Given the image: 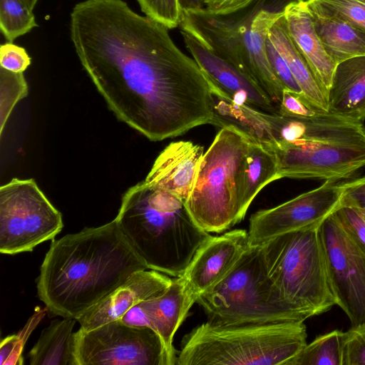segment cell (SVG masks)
<instances>
[{
    "label": "cell",
    "mask_w": 365,
    "mask_h": 365,
    "mask_svg": "<svg viewBox=\"0 0 365 365\" xmlns=\"http://www.w3.org/2000/svg\"><path fill=\"white\" fill-rule=\"evenodd\" d=\"M168 29L124 0H84L70 14L71 40L98 91L152 141L211 124L214 115L213 84Z\"/></svg>",
    "instance_id": "obj_1"
},
{
    "label": "cell",
    "mask_w": 365,
    "mask_h": 365,
    "mask_svg": "<svg viewBox=\"0 0 365 365\" xmlns=\"http://www.w3.org/2000/svg\"><path fill=\"white\" fill-rule=\"evenodd\" d=\"M147 269L115 218L53 240L37 279L38 296L53 315L77 319Z\"/></svg>",
    "instance_id": "obj_2"
},
{
    "label": "cell",
    "mask_w": 365,
    "mask_h": 365,
    "mask_svg": "<svg viewBox=\"0 0 365 365\" xmlns=\"http://www.w3.org/2000/svg\"><path fill=\"white\" fill-rule=\"evenodd\" d=\"M115 220L147 268L173 277L183 275L210 236L195 223L184 202L145 180L124 193Z\"/></svg>",
    "instance_id": "obj_3"
},
{
    "label": "cell",
    "mask_w": 365,
    "mask_h": 365,
    "mask_svg": "<svg viewBox=\"0 0 365 365\" xmlns=\"http://www.w3.org/2000/svg\"><path fill=\"white\" fill-rule=\"evenodd\" d=\"M307 338L304 322L208 320L184 336L176 365H285L307 345Z\"/></svg>",
    "instance_id": "obj_4"
},
{
    "label": "cell",
    "mask_w": 365,
    "mask_h": 365,
    "mask_svg": "<svg viewBox=\"0 0 365 365\" xmlns=\"http://www.w3.org/2000/svg\"><path fill=\"white\" fill-rule=\"evenodd\" d=\"M299 118L301 125L297 141L274 150L278 180L337 182L365 167V126L361 121L324 110Z\"/></svg>",
    "instance_id": "obj_5"
},
{
    "label": "cell",
    "mask_w": 365,
    "mask_h": 365,
    "mask_svg": "<svg viewBox=\"0 0 365 365\" xmlns=\"http://www.w3.org/2000/svg\"><path fill=\"white\" fill-rule=\"evenodd\" d=\"M320 227L282 234L261 245L269 277L302 322L337 305Z\"/></svg>",
    "instance_id": "obj_6"
},
{
    "label": "cell",
    "mask_w": 365,
    "mask_h": 365,
    "mask_svg": "<svg viewBox=\"0 0 365 365\" xmlns=\"http://www.w3.org/2000/svg\"><path fill=\"white\" fill-rule=\"evenodd\" d=\"M250 142L242 131L227 125L204 153L185 206L207 232H222L245 217L244 176Z\"/></svg>",
    "instance_id": "obj_7"
},
{
    "label": "cell",
    "mask_w": 365,
    "mask_h": 365,
    "mask_svg": "<svg viewBox=\"0 0 365 365\" xmlns=\"http://www.w3.org/2000/svg\"><path fill=\"white\" fill-rule=\"evenodd\" d=\"M208 320L223 324L302 322L269 277L262 247L249 246L232 269L196 300Z\"/></svg>",
    "instance_id": "obj_8"
},
{
    "label": "cell",
    "mask_w": 365,
    "mask_h": 365,
    "mask_svg": "<svg viewBox=\"0 0 365 365\" xmlns=\"http://www.w3.org/2000/svg\"><path fill=\"white\" fill-rule=\"evenodd\" d=\"M63 227L61 213L33 179L13 178L0 187V252H31Z\"/></svg>",
    "instance_id": "obj_9"
},
{
    "label": "cell",
    "mask_w": 365,
    "mask_h": 365,
    "mask_svg": "<svg viewBox=\"0 0 365 365\" xmlns=\"http://www.w3.org/2000/svg\"><path fill=\"white\" fill-rule=\"evenodd\" d=\"M76 365H169L159 335L148 327H133L120 319L91 330L74 332Z\"/></svg>",
    "instance_id": "obj_10"
},
{
    "label": "cell",
    "mask_w": 365,
    "mask_h": 365,
    "mask_svg": "<svg viewBox=\"0 0 365 365\" xmlns=\"http://www.w3.org/2000/svg\"><path fill=\"white\" fill-rule=\"evenodd\" d=\"M344 191V183L325 181L274 207L257 211L250 219V245H262L282 234L321 226L341 206Z\"/></svg>",
    "instance_id": "obj_11"
},
{
    "label": "cell",
    "mask_w": 365,
    "mask_h": 365,
    "mask_svg": "<svg viewBox=\"0 0 365 365\" xmlns=\"http://www.w3.org/2000/svg\"><path fill=\"white\" fill-rule=\"evenodd\" d=\"M320 229L337 305L351 326L365 322V254L346 232L336 212Z\"/></svg>",
    "instance_id": "obj_12"
},
{
    "label": "cell",
    "mask_w": 365,
    "mask_h": 365,
    "mask_svg": "<svg viewBox=\"0 0 365 365\" xmlns=\"http://www.w3.org/2000/svg\"><path fill=\"white\" fill-rule=\"evenodd\" d=\"M197 298L182 277H175L164 293L138 303L120 320L130 327L154 330L162 340L169 365H176L178 351L173 344L174 335Z\"/></svg>",
    "instance_id": "obj_13"
},
{
    "label": "cell",
    "mask_w": 365,
    "mask_h": 365,
    "mask_svg": "<svg viewBox=\"0 0 365 365\" xmlns=\"http://www.w3.org/2000/svg\"><path fill=\"white\" fill-rule=\"evenodd\" d=\"M185 44L211 83L234 103L278 113V107L248 76L218 57L191 34L181 31Z\"/></svg>",
    "instance_id": "obj_14"
},
{
    "label": "cell",
    "mask_w": 365,
    "mask_h": 365,
    "mask_svg": "<svg viewBox=\"0 0 365 365\" xmlns=\"http://www.w3.org/2000/svg\"><path fill=\"white\" fill-rule=\"evenodd\" d=\"M249 246L245 230H233L219 236L210 235L198 248L182 277L198 297L219 282Z\"/></svg>",
    "instance_id": "obj_15"
},
{
    "label": "cell",
    "mask_w": 365,
    "mask_h": 365,
    "mask_svg": "<svg viewBox=\"0 0 365 365\" xmlns=\"http://www.w3.org/2000/svg\"><path fill=\"white\" fill-rule=\"evenodd\" d=\"M303 0H253L241 9L225 16L214 15L205 8L182 11L180 30L203 44L235 39L244 34L262 11L284 13L286 8Z\"/></svg>",
    "instance_id": "obj_16"
},
{
    "label": "cell",
    "mask_w": 365,
    "mask_h": 365,
    "mask_svg": "<svg viewBox=\"0 0 365 365\" xmlns=\"http://www.w3.org/2000/svg\"><path fill=\"white\" fill-rule=\"evenodd\" d=\"M172 281L168 275L153 269L136 272L76 320L81 328L91 330L119 319L138 303L161 295Z\"/></svg>",
    "instance_id": "obj_17"
},
{
    "label": "cell",
    "mask_w": 365,
    "mask_h": 365,
    "mask_svg": "<svg viewBox=\"0 0 365 365\" xmlns=\"http://www.w3.org/2000/svg\"><path fill=\"white\" fill-rule=\"evenodd\" d=\"M203 155L204 147L191 141L170 143L157 157L145 181L185 203Z\"/></svg>",
    "instance_id": "obj_18"
},
{
    "label": "cell",
    "mask_w": 365,
    "mask_h": 365,
    "mask_svg": "<svg viewBox=\"0 0 365 365\" xmlns=\"http://www.w3.org/2000/svg\"><path fill=\"white\" fill-rule=\"evenodd\" d=\"M284 16L291 39L327 93L336 63L321 42L305 1L289 5Z\"/></svg>",
    "instance_id": "obj_19"
},
{
    "label": "cell",
    "mask_w": 365,
    "mask_h": 365,
    "mask_svg": "<svg viewBox=\"0 0 365 365\" xmlns=\"http://www.w3.org/2000/svg\"><path fill=\"white\" fill-rule=\"evenodd\" d=\"M328 112L365 120V56L336 64L327 91Z\"/></svg>",
    "instance_id": "obj_20"
},
{
    "label": "cell",
    "mask_w": 365,
    "mask_h": 365,
    "mask_svg": "<svg viewBox=\"0 0 365 365\" xmlns=\"http://www.w3.org/2000/svg\"><path fill=\"white\" fill-rule=\"evenodd\" d=\"M268 36L286 61L303 95L317 108L328 111L327 93L291 39L284 14L272 24Z\"/></svg>",
    "instance_id": "obj_21"
},
{
    "label": "cell",
    "mask_w": 365,
    "mask_h": 365,
    "mask_svg": "<svg viewBox=\"0 0 365 365\" xmlns=\"http://www.w3.org/2000/svg\"><path fill=\"white\" fill-rule=\"evenodd\" d=\"M309 11L324 48L336 64L365 56V31L337 18Z\"/></svg>",
    "instance_id": "obj_22"
},
{
    "label": "cell",
    "mask_w": 365,
    "mask_h": 365,
    "mask_svg": "<svg viewBox=\"0 0 365 365\" xmlns=\"http://www.w3.org/2000/svg\"><path fill=\"white\" fill-rule=\"evenodd\" d=\"M73 318L52 321L29 353L31 365H76Z\"/></svg>",
    "instance_id": "obj_23"
},
{
    "label": "cell",
    "mask_w": 365,
    "mask_h": 365,
    "mask_svg": "<svg viewBox=\"0 0 365 365\" xmlns=\"http://www.w3.org/2000/svg\"><path fill=\"white\" fill-rule=\"evenodd\" d=\"M277 173L278 160L275 151L250 139L243 187V202L247 210L264 186L278 180Z\"/></svg>",
    "instance_id": "obj_24"
},
{
    "label": "cell",
    "mask_w": 365,
    "mask_h": 365,
    "mask_svg": "<svg viewBox=\"0 0 365 365\" xmlns=\"http://www.w3.org/2000/svg\"><path fill=\"white\" fill-rule=\"evenodd\" d=\"M343 333L335 329L318 336L285 365H341Z\"/></svg>",
    "instance_id": "obj_25"
},
{
    "label": "cell",
    "mask_w": 365,
    "mask_h": 365,
    "mask_svg": "<svg viewBox=\"0 0 365 365\" xmlns=\"http://www.w3.org/2000/svg\"><path fill=\"white\" fill-rule=\"evenodd\" d=\"M38 26L35 15L24 0H0V30L13 42Z\"/></svg>",
    "instance_id": "obj_26"
},
{
    "label": "cell",
    "mask_w": 365,
    "mask_h": 365,
    "mask_svg": "<svg viewBox=\"0 0 365 365\" xmlns=\"http://www.w3.org/2000/svg\"><path fill=\"white\" fill-rule=\"evenodd\" d=\"M317 14L337 18L365 31V0H306Z\"/></svg>",
    "instance_id": "obj_27"
},
{
    "label": "cell",
    "mask_w": 365,
    "mask_h": 365,
    "mask_svg": "<svg viewBox=\"0 0 365 365\" xmlns=\"http://www.w3.org/2000/svg\"><path fill=\"white\" fill-rule=\"evenodd\" d=\"M28 84L23 73H15L0 67L1 135L15 105L28 94Z\"/></svg>",
    "instance_id": "obj_28"
},
{
    "label": "cell",
    "mask_w": 365,
    "mask_h": 365,
    "mask_svg": "<svg viewBox=\"0 0 365 365\" xmlns=\"http://www.w3.org/2000/svg\"><path fill=\"white\" fill-rule=\"evenodd\" d=\"M48 309H37L29 319L24 329L18 334L5 337L0 345V365H21L24 364L22 356L24 344L38 322L45 315Z\"/></svg>",
    "instance_id": "obj_29"
},
{
    "label": "cell",
    "mask_w": 365,
    "mask_h": 365,
    "mask_svg": "<svg viewBox=\"0 0 365 365\" xmlns=\"http://www.w3.org/2000/svg\"><path fill=\"white\" fill-rule=\"evenodd\" d=\"M145 15L169 29L179 26L181 9L178 0H136Z\"/></svg>",
    "instance_id": "obj_30"
},
{
    "label": "cell",
    "mask_w": 365,
    "mask_h": 365,
    "mask_svg": "<svg viewBox=\"0 0 365 365\" xmlns=\"http://www.w3.org/2000/svg\"><path fill=\"white\" fill-rule=\"evenodd\" d=\"M341 365H365V322L343 333Z\"/></svg>",
    "instance_id": "obj_31"
},
{
    "label": "cell",
    "mask_w": 365,
    "mask_h": 365,
    "mask_svg": "<svg viewBox=\"0 0 365 365\" xmlns=\"http://www.w3.org/2000/svg\"><path fill=\"white\" fill-rule=\"evenodd\" d=\"M265 51L271 68L284 89L303 94L286 61L271 42L268 34L265 38Z\"/></svg>",
    "instance_id": "obj_32"
},
{
    "label": "cell",
    "mask_w": 365,
    "mask_h": 365,
    "mask_svg": "<svg viewBox=\"0 0 365 365\" xmlns=\"http://www.w3.org/2000/svg\"><path fill=\"white\" fill-rule=\"evenodd\" d=\"M322 110L312 105L303 95L284 89L278 113L294 118H307Z\"/></svg>",
    "instance_id": "obj_33"
},
{
    "label": "cell",
    "mask_w": 365,
    "mask_h": 365,
    "mask_svg": "<svg viewBox=\"0 0 365 365\" xmlns=\"http://www.w3.org/2000/svg\"><path fill=\"white\" fill-rule=\"evenodd\" d=\"M336 214L343 227L365 254V220L355 208L341 206Z\"/></svg>",
    "instance_id": "obj_34"
},
{
    "label": "cell",
    "mask_w": 365,
    "mask_h": 365,
    "mask_svg": "<svg viewBox=\"0 0 365 365\" xmlns=\"http://www.w3.org/2000/svg\"><path fill=\"white\" fill-rule=\"evenodd\" d=\"M31 58L26 49L7 41L0 47L1 67L15 73H24L30 66Z\"/></svg>",
    "instance_id": "obj_35"
},
{
    "label": "cell",
    "mask_w": 365,
    "mask_h": 365,
    "mask_svg": "<svg viewBox=\"0 0 365 365\" xmlns=\"http://www.w3.org/2000/svg\"><path fill=\"white\" fill-rule=\"evenodd\" d=\"M341 206L365 210V176L344 183Z\"/></svg>",
    "instance_id": "obj_36"
},
{
    "label": "cell",
    "mask_w": 365,
    "mask_h": 365,
    "mask_svg": "<svg viewBox=\"0 0 365 365\" xmlns=\"http://www.w3.org/2000/svg\"><path fill=\"white\" fill-rule=\"evenodd\" d=\"M253 0H205L206 10L212 14L225 16L245 7Z\"/></svg>",
    "instance_id": "obj_37"
},
{
    "label": "cell",
    "mask_w": 365,
    "mask_h": 365,
    "mask_svg": "<svg viewBox=\"0 0 365 365\" xmlns=\"http://www.w3.org/2000/svg\"><path fill=\"white\" fill-rule=\"evenodd\" d=\"M181 11L199 10L204 7L205 0H178Z\"/></svg>",
    "instance_id": "obj_38"
},
{
    "label": "cell",
    "mask_w": 365,
    "mask_h": 365,
    "mask_svg": "<svg viewBox=\"0 0 365 365\" xmlns=\"http://www.w3.org/2000/svg\"><path fill=\"white\" fill-rule=\"evenodd\" d=\"M38 0H24L28 7L32 11L34 9Z\"/></svg>",
    "instance_id": "obj_39"
},
{
    "label": "cell",
    "mask_w": 365,
    "mask_h": 365,
    "mask_svg": "<svg viewBox=\"0 0 365 365\" xmlns=\"http://www.w3.org/2000/svg\"><path fill=\"white\" fill-rule=\"evenodd\" d=\"M354 208V207H353ZM362 218L365 220V210L356 209Z\"/></svg>",
    "instance_id": "obj_40"
}]
</instances>
